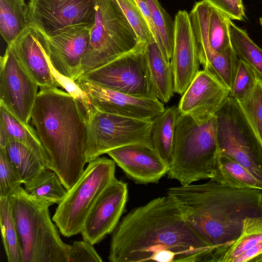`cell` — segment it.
Segmentation results:
<instances>
[{
	"mask_svg": "<svg viewBox=\"0 0 262 262\" xmlns=\"http://www.w3.org/2000/svg\"><path fill=\"white\" fill-rule=\"evenodd\" d=\"M214 250L166 194L121 219L113 232L108 258L111 262H212Z\"/></svg>",
	"mask_w": 262,
	"mask_h": 262,
	"instance_id": "cell-1",
	"label": "cell"
},
{
	"mask_svg": "<svg viewBox=\"0 0 262 262\" xmlns=\"http://www.w3.org/2000/svg\"><path fill=\"white\" fill-rule=\"evenodd\" d=\"M190 225L211 246L213 254L240 235L245 219L262 217V190L235 188L212 179L169 188Z\"/></svg>",
	"mask_w": 262,
	"mask_h": 262,
	"instance_id": "cell-2",
	"label": "cell"
},
{
	"mask_svg": "<svg viewBox=\"0 0 262 262\" xmlns=\"http://www.w3.org/2000/svg\"><path fill=\"white\" fill-rule=\"evenodd\" d=\"M31 122L49 156L50 169L69 190L84 171L88 115L81 103L57 87L41 88Z\"/></svg>",
	"mask_w": 262,
	"mask_h": 262,
	"instance_id": "cell-3",
	"label": "cell"
},
{
	"mask_svg": "<svg viewBox=\"0 0 262 262\" xmlns=\"http://www.w3.org/2000/svg\"><path fill=\"white\" fill-rule=\"evenodd\" d=\"M218 155L215 115L199 121L179 112L168 178L181 185L212 179Z\"/></svg>",
	"mask_w": 262,
	"mask_h": 262,
	"instance_id": "cell-4",
	"label": "cell"
},
{
	"mask_svg": "<svg viewBox=\"0 0 262 262\" xmlns=\"http://www.w3.org/2000/svg\"><path fill=\"white\" fill-rule=\"evenodd\" d=\"M19 234L21 262H67L71 245L60 237L49 212L50 202L39 200L20 186L9 196Z\"/></svg>",
	"mask_w": 262,
	"mask_h": 262,
	"instance_id": "cell-5",
	"label": "cell"
},
{
	"mask_svg": "<svg viewBox=\"0 0 262 262\" xmlns=\"http://www.w3.org/2000/svg\"><path fill=\"white\" fill-rule=\"evenodd\" d=\"M95 1V22L80 77L132 50L140 42L116 0Z\"/></svg>",
	"mask_w": 262,
	"mask_h": 262,
	"instance_id": "cell-6",
	"label": "cell"
},
{
	"mask_svg": "<svg viewBox=\"0 0 262 262\" xmlns=\"http://www.w3.org/2000/svg\"><path fill=\"white\" fill-rule=\"evenodd\" d=\"M113 159L98 157L89 163L57 207L52 217L60 233L69 237L80 233L84 221L101 192L115 177Z\"/></svg>",
	"mask_w": 262,
	"mask_h": 262,
	"instance_id": "cell-7",
	"label": "cell"
},
{
	"mask_svg": "<svg viewBox=\"0 0 262 262\" xmlns=\"http://www.w3.org/2000/svg\"><path fill=\"white\" fill-rule=\"evenodd\" d=\"M86 163L120 147L136 144L151 146L153 120L106 113L94 108L88 114Z\"/></svg>",
	"mask_w": 262,
	"mask_h": 262,
	"instance_id": "cell-8",
	"label": "cell"
},
{
	"mask_svg": "<svg viewBox=\"0 0 262 262\" xmlns=\"http://www.w3.org/2000/svg\"><path fill=\"white\" fill-rule=\"evenodd\" d=\"M215 116L219 154L239 163L262 183V147L235 100L229 96Z\"/></svg>",
	"mask_w": 262,
	"mask_h": 262,
	"instance_id": "cell-9",
	"label": "cell"
},
{
	"mask_svg": "<svg viewBox=\"0 0 262 262\" xmlns=\"http://www.w3.org/2000/svg\"><path fill=\"white\" fill-rule=\"evenodd\" d=\"M145 45L140 41L132 50L80 77L101 87L129 95L157 99L150 78Z\"/></svg>",
	"mask_w": 262,
	"mask_h": 262,
	"instance_id": "cell-10",
	"label": "cell"
},
{
	"mask_svg": "<svg viewBox=\"0 0 262 262\" xmlns=\"http://www.w3.org/2000/svg\"><path fill=\"white\" fill-rule=\"evenodd\" d=\"M0 67V103L20 121L28 124L39 85L19 60L11 46H7L1 57Z\"/></svg>",
	"mask_w": 262,
	"mask_h": 262,
	"instance_id": "cell-11",
	"label": "cell"
},
{
	"mask_svg": "<svg viewBox=\"0 0 262 262\" xmlns=\"http://www.w3.org/2000/svg\"><path fill=\"white\" fill-rule=\"evenodd\" d=\"M30 24L46 36L58 30L76 25L93 26L95 0H29Z\"/></svg>",
	"mask_w": 262,
	"mask_h": 262,
	"instance_id": "cell-12",
	"label": "cell"
},
{
	"mask_svg": "<svg viewBox=\"0 0 262 262\" xmlns=\"http://www.w3.org/2000/svg\"><path fill=\"white\" fill-rule=\"evenodd\" d=\"M128 198L126 183L116 178L96 200L83 224V239L94 245L113 233L124 212Z\"/></svg>",
	"mask_w": 262,
	"mask_h": 262,
	"instance_id": "cell-13",
	"label": "cell"
},
{
	"mask_svg": "<svg viewBox=\"0 0 262 262\" xmlns=\"http://www.w3.org/2000/svg\"><path fill=\"white\" fill-rule=\"evenodd\" d=\"M75 82L94 108L101 112L151 120L165 108L163 103L156 98L137 97L106 89L82 77Z\"/></svg>",
	"mask_w": 262,
	"mask_h": 262,
	"instance_id": "cell-14",
	"label": "cell"
},
{
	"mask_svg": "<svg viewBox=\"0 0 262 262\" xmlns=\"http://www.w3.org/2000/svg\"><path fill=\"white\" fill-rule=\"evenodd\" d=\"M92 27L88 25H73L46 36L51 64L60 74L75 81L80 77L81 61Z\"/></svg>",
	"mask_w": 262,
	"mask_h": 262,
	"instance_id": "cell-15",
	"label": "cell"
},
{
	"mask_svg": "<svg viewBox=\"0 0 262 262\" xmlns=\"http://www.w3.org/2000/svg\"><path fill=\"white\" fill-rule=\"evenodd\" d=\"M174 46L170 60L174 93L182 95L199 72L197 43L189 14L179 10L174 19Z\"/></svg>",
	"mask_w": 262,
	"mask_h": 262,
	"instance_id": "cell-16",
	"label": "cell"
},
{
	"mask_svg": "<svg viewBox=\"0 0 262 262\" xmlns=\"http://www.w3.org/2000/svg\"><path fill=\"white\" fill-rule=\"evenodd\" d=\"M230 96V91L211 74L200 70L182 94L178 108L181 114L199 121L215 116Z\"/></svg>",
	"mask_w": 262,
	"mask_h": 262,
	"instance_id": "cell-17",
	"label": "cell"
},
{
	"mask_svg": "<svg viewBox=\"0 0 262 262\" xmlns=\"http://www.w3.org/2000/svg\"><path fill=\"white\" fill-rule=\"evenodd\" d=\"M10 46L40 89L61 88L52 73L48 41L42 33L30 25Z\"/></svg>",
	"mask_w": 262,
	"mask_h": 262,
	"instance_id": "cell-18",
	"label": "cell"
},
{
	"mask_svg": "<svg viewBox=\"0 0 262 262\" xmlns=\"http://www.w3.org/2000/svg\"><path fill=\"white\" fill-rule=\"evenodd\" d=\"M106 154L137 184L157 183L169 169L167 164L150 145L131 144Z\"/></svg>",
	"mask_w": 262,
	"mask_h": 262,
	"instance_id": "cell-19",
	"label": "cell"
},
{
	"mask_svg": "<svg viewBox=\"0 0 262 262\" xmlns=\"http://www.w3.org/2000/svg\"><path fill=\"white\" fill-rule=\"evenodd\" d=\"M145 55L156 96L162 103H167L174 93L170 62L163 57L153 37L145 45Z\"/></svg>",
	"mask_w": 262,
	"mask_h": 262,
	"instance_id": "cell-20",
	"label": "cell"
},
{
	"mask_svg": "<svg viewBox=\"0 0 262 262\" xmlns=\"http://www.w3.org/2000/svg\"><path fill=\"white\" fill-rule=\"evenodd\" d=\"M0 123L5 128L9 137V141L18 142L27 146L47 168L50 169L49 156L42 146L35 128L29 124L20 121L1 103Z\"/></svg>",
	"mask_w": 262,
	"mask_h": 262,
	"instance_id": "cell-21",
	"label": "cell"
},
{
	"mask_svg": "<svg viewBox=\"0 0 262 262\" xmlns=\"http://www.w3.org/2000/svg\"><path fill=\"white\" fill-rule=\"evenodd\" d=\"M178 114V108L176 106L167 107L153 119L151 133V146L169 167L172 160Z\"/></svg>",
	"mask_w": 262,
	"mask_h": 262,
	"instance_id": "cell-22",
	"label": "cell"
},
{
	"mask_svg": "<svg viewBox=\"0 0 262 262\" xmlns=\"http://www.w3.org/2000/svg\"><path fill=\"white\" fill-rule=\"evenodd\" d=\"M24 0H0V32L11 45L30 25Z\"/></svg>",
	"mask_w": 262,
	"mask_h": 262,
	"instance_id": "cell-23",
	"label": "cell"
},
{
	"mask_svg": "<svg viewBox=\"0 0 262 262\" xmlns=\"http://www.w3.org/2000/svg\"><path fill=\"white\" fill-rule=\"evenodd\" d=\"M262 241V217H248L244 220L239 236L231 244L216 252L212 262H234L245 252Z\"/></svg>",
	"mask_w": 262,
	"mask_h": 262,
	"instance_id": "cell-24",
	"label": "cell"
},
{
	"mask_svg": "<svg viewBox=\"0 0 262 262\" xmlns=\"http://www.w3.org/2000/svg\"><path fill=\"white\" fill-rule=\"evenodd\" d=\"M211 179L232 188L262 190V183L245 168L230 158L220 154L216 159L215 175Z\"/></svg>",
	"mask_w": 262,
	"mask_h": 262,
	"instance_id": "cell-25",
	"label": "cell"
},
{
	"mask_svg": "<svg viewBox=\"0 0 262 262\" xmlns=\"http://www.w3.org/2000/svg\"><path fill=\"white\" fill-rule=\"evenodd\" d=\"M24 184V189L28 194L52 204L59 205L68 192L58 174L47 167Z\"/></svg>",
	"mask_w": 262,
	"mask_h": 262,
	"instance_id": "cell-26",
	"label": "cell"
},
{
	"mask_svg": "<svg viewBox=\"0 0 262 262\" xmlns=\"http://www.w3.org/2000/svg\"><path fill=\"white\" fill-rule=\"evenodd\" d=\"M4 149L9 161L21 177L23 184L46 167L30 149L18 142L9 141Z\"/></svg>",
	"mask_w": 262,
	"mask_h": 262,
	"instance_id": "cell-27",
	"label": "cell"
},
{
	"mask_svg": "<svg viewBox=\"0 0 262 262\" xmlns=\"http://www.w3.org/2000/svg\"><path fill=\"white\" fill-rule=\"evenodd\" d=\"M0 225L8 261L21 262L19 237L9 198H0Z\"/></svg>",
	"mask_w": 262,
	"mask_h": 262,
	"instance_id": "cell-28",
	"label": "cell"
},
{
	"mask_svg": "<svg viewBox=\"0 0 262 262\" xmlns=\"http://www.w3.org/2000/svg\"><path fill=\"white\" fill-rule=\"evenodd\" d=\"M231 46L238 59L251 67L262 78V49L248 36L246 31L229 22Z\"/></svg>",
	"mask_w": 262,
	"mask_h": 262,
	"instance_id": "cell-29",
	"label": "cell"
},
{
	"mask_svg": "<svg viewBox=\"0 0 262 262\" xmlns=\"http://www.w3.org/2000/svg\"><path fill=\"white\" fill-rule=\"evenodd\" d=\"M239 59L232 46L215 53L203 67L230 92L232 89Z\"/></svg>",
	"mask_w": 262,
	"mask_h": 262,
	"instance_id": "cell-30",
	"label": "cell"
},
{
	"mask_svg": "<svg viewBox=\"0 0 262 262\" xmlns=\"http://www.w3.org/2000/svg\"><path fill=\"white\" fill-rule=\"evenodd\" d=\"M231 19L225 13L210 6L207 19V37L213 52L219 53L231 46L229 30Z\"/></svg>",
	"mask_w": 262,
	"mask_h": 262,
	"instance_id": "cell-31",
	"label": "cell"
},
{
	"mask_svg": "<svg viewBox=\"0 0 262 262\" xmlns=\"http://www.w3.org/2000/svg\"><path fill=\"white\" fill-rule=\"evenodd\" d=\"M150 10L152 23L162 42L166 60L170 62L174 46V21L158 0H145Z\"/></svg>",
	"mask_w": 262,
	"mask_h": 262,
	"instance_id": "cell-32",
	"label": "cell"
},
{
	"mask_svg": "<svg viewBox=\"0 0 262 262\" xmlns=\"http://www.w3.org/2000/svg\"><path fill=\"white\" fill-rule=\"evenodd\" d=\"M235 101L262 147V78L258 76L255 88L248 98Z\"/></svg>",
	"mask_w": 262,
	"mask_h": 262,
	"instance_id": "cell-33",
	"label": "cell"
},
{
	"mask_svg": "<svg viewBox=\"0 0 262 262\" xmlns=\"http://www.w3.org/2000/svg\"><path fill=\"white\" fill-rule=\"evenodd\" d=\"M258 76L249 65L239 60L230 96L237 101H243L251 95Z\"/></svg>",
	"mask_w": 262,
	"mask_h": 262,
	"instance_id": "cell-34",
	"label": "cell"
},
{
	"mask_svg": "<svg viewBox=\"0 0 262 262\" xmlns=\"http://www.w3.org/2000/svg\"><path fill=\"white\" fill-rule=\"evenodd\" d=\"M140 41L146 43L153 37L147 21L135 0H116Z\"/></svg>",
	"mask_w": 262,
	"mask_h": 262,
	"instance_id": "cell-35",
	"label": "cell"
},
{
	"mask_svg": "<svg viewBox=\"0 0 262 262\" xmlns=\"http://www.w3.org/2000/svg\"><path fill=\"white\" fill-rule=\"evenodd\" d=\"M23 184L21 177L0 148V198L9 196Z\"/></svg>",
	"mask_w": 262,
	"mask_h": 262,
	"instance_id": "cell-36",
	"label": "cell"
},
{
	"mask_svg": "<svg viewBox=\"0 0 262 262\" xmlns=\"http://www.w3.org/2000/svg\"><path fill=\"white\" fill-rule=\"evenodd\" d=\"M89 242L75 241L71 245L67 256V262H101V257Z\"/></svg>",
	"mask_w": 262,
	"mask_h": 262,
	"instance_id": "cell-37",
	"label": "cell"
},
{
	"mask_svg": "<svg viewBox=\"0 0 262 262\" xmlns=\"http://www.w3.org/2000/svg\"><path fill=\"white\" fill-rule=\"evenodd\" d=\"M226 14L231 19L244 20L246 17L242 0H204Z\"/></svg>",
	"mask_w": 262,
	"mask_h": 262,
	"instance_id": "cell-38",
	"label": "cell"
},
{
	"mask_svg": "<svg viewBox=\"0 0 262 262\" xmlns=\"http://www.w3.org/2000/svg\"><path fill=\"white\" fill-rule=\"evenodd\" d=\"M135 1L136 2V3L137 4L139 8L140 9L144 17L145 18V19L147 21V23L148 24V25L149 26L150 32L151 33L155 41L156 42L159 50H160L163 57L166 60V57H165L164 50L162 42H161L157 32H156L154 25L152 23L150 10V9L149 8V6H148L147 3L145 1V0H135Z\"/></svg>",
	"mask_w": 262,
	"mask_h": 262,
	"instance_id": "cell-39",
	"label": "cell"
},
{
	"mask_svg": "<svg viewBox=\"0 0 262 262\" xmlns=\"http://www.w3.org/2000/svg\"><path fill=\"white\" fill-rule=\"evenodd\" d=\"M261 255L262 241L250 250L240 255L234 260V262L254 261L256 258Z\"/></svg>",
	"mask_w": 262,
	"mask_h": 262,
	"instance_id": "cell-40",
	"label": "cell"
},
{
	"mask_svg": "<svg viewBox=\"0 0 262 262\" xmlns=\"http://www.w3.org/2000/svg\"><path fill=\"white\" fill-rule=\"evenodd\" d=\"M9 141L8 133L3 125L0 123V148H4Z\"/></svg>",
	"mask_w": 262,
	"mask_h": 262,
	"instance_id": "cell-41",
	"label": "cell"
},
{
	"mask_svg": "<svg viewBox=\"0 0 262 262\" xmlns=\"http://www.w3.org/2000/svg\"><path fill=\"white\" fill-rule=\"evenodd\" d=\"M259 22H260V25L262 27V17H260V19H259Z\"/></svg>",
	"mask_w": 262,
	"mask_h": 262,
	"instance_id": "cell-42",
	"label": "cell"
}]
</instances>
